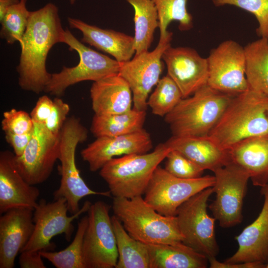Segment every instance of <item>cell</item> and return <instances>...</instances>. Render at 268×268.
I'll return each instance as SVG.
<instances>
[{"mask_svg":"<svg viewBox=\"0 0 268 268\" xmlns=\"http://www.w3.org/2000/svg\"><path fill=\"white\" fill-rule=\"evenodd\" d=\"M204 170L213 172L231 162L228 150L216 144L208 135L177 136L172 135L165 142Z\"/></svg>","mask_w":268,"mask_h":268,"instance_id":"cb8c5ba5","label":"cell"},{"mask_svg":"<svg viewBox=\"0 0 268 268\" xmlns=\"http://www.w3.org/2000/svg\"><path fill=\"white\" fill-rule=\"evenodd\" d=\"M208 84L219 91L231 95L248 88L245 75L244 47L233 40L221 42L211 50L207 58Z\"/></svg>","mask_w":268,"mask_h":268,"instance_id":"4fadbf2b","label":"cell"},{"mask_svg":"<svg viewBox=\"0 0 268 268\" xmlns=\"http://www.w3.org/2000/svg\"><path fill=\"white\" fill-rule=\"evenodd\" d=\"M172 37L159 40L153 51L135 54L130 60L122 63L119 73L130 87L134 109L146 111L148 95L160 79L162 55L171 45Z\"/></svg>","mask_w":268,"mask_h":268,"instance_id":"5bb4252c","label":"cell"},{"mask_svg":"<svg viewBox=\"0 0 268 268\" xmlns=\"http://www.w3.org/2000/svg\"><path fill=\"white\" fill-rule=\"evenodd\" d=\"M146 115V111L137 110L134 108L121 114H94L90 130L96 137L131 134L143 129Z\"/></svg>","mask_w":268,"mask_h":268,"instance_id":"484cf974","label":"cell"},{"mask_svg":"<svg viewBox=\"0 0 268 268\" xmlns=\"http://www.w3.org/2000/svg\"><path fill=\"white\" fill-rule=\"evenodd\" d=\"M147 246L150 268H205L209 264L206 256L183 243Z\"/></svg>","mask_w":268,"mask_h":268,"instance_id":"d4e9b609","label":"cell"},{"mask_svg":"<svg viewBox=\"0 0 268 268\" xmlns=\"http://www.w3.org/2000/svg\"><path fill=\"white\" fill-rule=\"evenodd\" d=\"M88 222V216L82 217L78 223L76 234L72 242L66 248L58 252L40 251L42 257L57 268H84L82 245Z\"/></svg>","mask_w":268,"mask_h":268,"instance_id":"f546056e","label":"cell"},{"mask_svg":"<svg viewBox=\"0 0 268 268\" xmlns=\"http://www.w3.org/2000/svg\"><path fill=\"white\" fill-rule=\"evenodd\" d=\"M134 8L135 54L148 51L154 33L159 28L157 10L153 0H126Z\"/></svg>","mask_w":268,"mask_h":268,"instance_id":"f1b7e54d","label":"cell"},{"mask_svg":"<svg viewBox=\"0 0 268 268\" xmlns=\"http://www.w3.org/2000/svg\"><path fill=\"white\" fill-rule=\"evenodd\" d=\"M261 193L264 201L259 216L236 237L238 248L224 263H255L266 268L268 260V184L261 187Z\"/></svg>","mask_w":268,"mask_h":268,"instance_id":"ffe728a7","label":"cell"},{"mask_svg":"<svg viewBox=\"0 0 268 268\" xmlns=\"http://www.w3.org/2000/svg\"><path fill=\"white\" fill-rule=\"evenodd\" d=\"M167 75L179 87L183 98L193 95L207 84L208 65L207 58L201 57L194 49L169 46L163 52Z\"/></svg>","mask_w":268,"mask_h":268,"instance_id":"2e32d148","label":"cell"},{"mask_svg":"<svg viewBox=\"0 0 268 268\" xmlns=\"http://www.w3.org/2000/svg\"><path fill=\"white\" fill-rule=\"evenodd\" d=\"M64 43L70 50L77 52L79 63L73 67H64L60 72L51 74L45 92L61 96L67 87L77 83L86 80L95 82L119 73L122 63L86 46L68 29L65 30Z\"/></svg>","mask_w":268,"mask_h":268,"instance_id":"52a82bcc","label":"cell"},{"mask_svg":"<svg viewBox=\"0 0 268 268\" xmlns=\"http://www.w3.org/2000/svg\"><path fill=\"white\" fill-rule=\"evenodd\" d=\"M235 95L217 90L208 84L183 98L165 117L173 135H208Z\"/></svg>","mask_w":268,"mask_h":268,"instance_id":"277c9868","label":"cell"},{"mask_svg":"<svg viewBox=\"0 0 268 268\" xmlns=\"http://www.w3.org/2000/svg\"><path fill=\"white\" fill-rule=\"evenodd\" d=\"M267 116L268 118V108H267Z\"/></svg>","mask_w":268,"mask_h":268,"instance_id":"f6af8a7d","label":"cell"},{"mask_svg":"<svg viewBox=\"0 0 268 268\" xmlns=\"http://www.w3.org/2000/svg\"><path fill=\"white\" fill-rule=\"evenodd\" d=\"M69 111L68 104L58 97L54 98L51 112L44 124L46 129L53 134H60Z\"/></svg>","mask_w":268,"mask_h":268,"instance_id":"8d00e7d4","label":"cell"},{"mask_svg":"<svg viewBox=\"0 0 268 268\" xmlns=\"http://www.w3.org/2000/svg\"><path fill=\"white\" fill-rule=\"evenodd\" d=\"M39 251H23L20 253L19 264L21 268H45Z\"/></svg>","mask_w":268,"mask_h":268,"instance_id":"ab89813d","label":"cell"},{"mask_svg":"<svg viewBox=\"0 0 268 268\" xmlns=\"http://www.w3.org/2000/svg\"><path fill=\"white\" fill-rule=\"evenodd\" d=\"M208 260L210 268H263L262 265L255 263L228 264L217 261L216 258H211Z\"/></svg>","mask_w":268,"mask_h":268,"instance_id":"60d3db41","label":"cell"},{"mask_svg":"<svg viewBox=\"0 0 268 268\" xmlns=\"http://www.w3.org/2000/svg\"><path fill=\"white\" fill-rule=\"evenodd\" d=\"M112 208L128 233L139 241L146 244L183 243L176 216L160 214L142 196L113 197Z\"/></svg>","mask_w":268,"mask_h":268,"instance_id":"3957f363","label":"cell"},{"mask_svg":"<svg viewBox=\"0 0 268 268\" xmlns=\"http://www.w3.org/2000/svg\"><path fill=\"white\" fill-rule=\"evenodd\" d=\"M213 172L215 183L212 187L216 197L208 207L221 227L234 226L243 219V200L250 175L243 167L232 162Z\"/></svg>","mask_w":268,"mask_h":268,"instance_id":"8fae6325","label":"cell"},{"mask_svg":"<svg viewBox=\"0 0 268 268\" xmlns=\"http://www.w3.org/2000/svg\"><path fill=\"white\" fill-rule=\"evenodd\" d=\"M268 96L250 88L234 96L208 134L228 150L245 138L268 134Z\"/></svg>","mask_w":268,"mask_h":268,"instance_id":"7a4b0ae2","label":"cell"},{"mask_svg":"<svg viewBox=\"0 0 268 268\" xmlns=\"http://www.w3.org/2000/svg\"><path fill=\"white\" fill-rule=\"evenodd\" d=\"M1 129L4 134H28L33 131L34 123L28 113L13 108L3 113Z\"/></svg>","mask_w":268,"mask_h":268,"instance_id":"d590c367","label":"cell"},{"mask_svg":"<svg viewBox=\"0 0 268 268\" xmlns=\"http://www.w3.org/2000/svg\"><path fill=\"white\" fill-rule=\"evenodd\" d=\"M111 219L118 253L115 268H150L147 244L132 237L114 215Z\"/></svg>","mask_w":268,"mask_h":268,"instance_id":"4316f807","label":"cell"},{"mask_svg":"<svg viewBox=\"0 0 268 268\" xmlns=\"http://www.w3.org/2000/svg\"><path fill=\"white\" fill-rule=\"evenodd\" d=\"M249 88L268 96V39L261 38L244 47Z\"/></svg>","mask_w":268,"mask_h":268,"instance_id":"83f0119b","label":"cell"},{"mask_svg":"<svg viewBox=\"0 0 268 268\" xmlns=\"http://www.w3.org/2000/svg\"><path fill=\"white\" fill-rule=\"evenodd\" d=\"M213 193L209 187L195 194L181 205L176 216L183 237V243L208 259L216 258L219 247L215 234L214 217L207 212V201Z\"/></svg>","mask_w":268,"mask_h":268,"instance_id":"ba28073f","label":"cell"},{"mask_svg":"<svg viewBox=\"0 0 268 268\" xmlns=\"http://www.w3.org/2000/svg\"><path fill=\"white\" fill-rule=\"evenodd\" d=\"M87 129L80 120L71 116L67 118L61 132L60 153L59 160L61 176L59 188L53 193L54 200L64 198L68 212L71 214L80 209L79 201L84 197L99 195L111 197L110 191L97 192L91 189L81 177L75 162V151L78 144L87 138Z\"/></svg>","mask_w":268,"mask_h":268,"instance_id":"8992f818","label":"cell"},{"mask_svg":"<svg viewBox=\"0 0 268 268\" xmlns=\"http://www.w3.org/2000/svg\"><path fill=\"white\" fill-rule=\"evenodd\" d=\"M266 268H268V260L266 265Z\"/></svg>","mask_w":268,"mask_h":268,"instance_id":"ee69618b","label":"cell"},{"mask_svg":"<svg viewBox=\"0 0 268 268\" xmlns=\"http://www.w3.org/2000/svg\"><path fill=\"white\" fill-rule=\"evenodd\" d=\"M152 147L150 134L143 129L125 135L97 137L80 154L90 170L95 172L115 156L146 153Z\"/></svg>","mask_w":268,"mask_h":268,"instance_id":"e0dca14e","label":"cell"},{"mask_svg":"<svg viewBox=\"0 0 268 268\" xmlns=\"http://www.w3.org/2000/svg\"><path fill=\"white\" fill-rule=\"evenodd\" d=\"M72 28L82 33L81 41L113 56L122 63L131 59L135 54L134 37L111 29H104L88 24L71 17L67 19Z\"/></svg>","mask_w":268,"mask_h":268,"instance_id":"44dd1931","label":"cell"},{"mask_svg":"<svg viewBox=\"0 0 268 268\" xmlns=\"http://www.w3.org/2000/svg\"><path fill=\"white\" fill-rule=\"evenodd\" d=\"M65 32L58 8L54 3L30 11L20 44L21 53L17 67L18 83L22 89L36 94L44 91L51 77L46 69L47 55L54 45L64 43Z\"/></svg>","mask_w":268,"mask_h":268,"instance_id":"6da1fadb","label":"cell"},{"mask_svg":"<svg viewBox=\"0 0 268 268\" xmlns=\"http://www.w3.org/2000/svg\"><path fill=\"white\" fill-rule=\"evenodd\" d=\"M90 93L95 115L121 114L132 109V90L119 73L94 82Z\"/></svg>","mask_w":268,"mask_h":268,"instance_id":"7402d4cb","label":"cell"},{"mask_svg":"<svg viewBox=\"0 0 268 268\" xmlns=\"http://www.w3.org/2000/svg\"><path fill=\"white\" fill-rule=\"evenodd\" d=\"M164 169L180 178L194 179L202 176L204 170L179 152L171 149L166 157Z\"/></svg>","mask_w":268,"mask_h":268,"instance_id":"e575fe53","label":"cell"},{"mask_svg":"<svg viewBox=\"0 0 268 268\" xmlns=\"http://www.w3.org/2000/svg\"><path fill=\"white\" fill-rule=\"evenodd\" d=\"M61 134L55 135L44 124L34 123L31 138L22 155L15 156L16 167L24 179L35 185L51 175L60 153Z\"/></svg>","mask_w":268,"mask_h":268,"instance_id":"9a60e30c","label":"cell"},{"mask_svg":"<svg viewBox=\"0 0 268 268\" xmlns=\"http://www.w3.org/2000/svg\"><path fill=\"white\" fill-rule=\"evenodd\" d=\"M183 98L177 84L167 74L160 79L147 100L152 113L165 117L171 112Z\"/></svg>","mask_w":268,"mask_h":268,"instance_id":"1f68e13d","label":"cell"},{"mask_svg":"<svg viewBox=\"0 0 268 268\" xmlns=\"http://www.w3.org/2000/svg\"><path fill=\"white\" fill-rule=\"evenodd\" d=\"M33 132L22 134H5V140L12 147L16 157L22 155L31 138Z\"/></svg>","mask_w":268,"mask_h":268,"instance_id":"f35d334b","label":"cell"},{"mask_svg":"<svg viewBox=\"0 0 268 268\" xmlns=\"http://www.w3.org/2000/svg\"><path fill=\"white\" fill-rule=\"evenodd\" d=\"M153 0L158 14L159 40L172 36V33L167 31V27L172 21L179 22L181 31L189 30L193 27V17L187 8V0Z\"/></svg>","mask_w":268,"mask_h":268,"instance_id":"4dcf8cb0","label":"cell"},{"mask_svg":"<svg viewBox=\"0 0 268 268\" xmlns=\"http://www.w3.org/2000/svg\"><path fill=\"white\" fill-rule=\"evenodd\" d=\"M216 6L230 5L253 14L259 24L257 33L268 39V0H212Z\"/></svg>","mask_w":268,"mask_h":268,"instance_id":"836d02e7","label":"cell"},{"mask_svg":"<svg viewBox=\"0 0 268 268\" xmlns=\"http://www.w3.org/2000/svg\"><path fill=\"white\" fill-rule=\"evenodd\" d=\"M19 1L20 0H0V21L2 20L8 9Z\"/></svg>","mask_w":268,"mask_h":268,"instance_id":"b9f144b4","label":"cell"},{"mask_svg":"<svg viewBox=\"0 0 268 268\" xmlns=\"http://www.w3.org/2000/svg\"><path fill=\"white\" fill-rule=\"evenodd\" d=\"M171 150L164 142L150 152L114 158L100 169V175L113 197L131 199L142 196L155 170Z\"/></svg>","mask_w":268,"mask_h":268,"instance_id":"5b68a950","label":"cell"},{"mask_svg":"<svg viewBox=\"0 0 268 268\" xmlns=\"http://www.w3.org/2000/svg\"><path fill=\"white\" fill-rule=\"evenodd\" d=\"M53 105V100L47 95L39 97L30 116L34 123L44 124L49 118Z\"/></svg>","mask_w":268,"mask_h":268,"instance_id":"74e56055","label":"cell"},{"mask_svg":"<svg viewBox=\"0 0 268 268\" xmlns=\"http://www.w3.org/2000/svg\"><path fill=\"white\" fill-rule=\"evenodd\" d=\"M228 150L231 162L245 169L254 186L268 184V134L245 138Z\"/></svg>","mask_w":268,"mask_h":268,"instance_id":"603a6c76","label":"cell"},{"mask_svg":"<svg viewBox=\"0 0 268 268\" xmlns=\"http://www.w3.org/2000/svg\"><path fill=\"white\" fill-rule=\"evenodd\" d=\"M214 183V176L180 178L159 165L145 191L144 199L160 214L174 216L184 202L201 191L213 187Z\"/></svg>","mask_w":268,"mask_h":268,"instance_id":"30bf717a","label":"cell"},{"mask_svg":"<svg viewBox=\"0 0 268 268\" xmlns=\"http://www.w3.org/2000/svg\"><path fill=\"white\" fill-rule=\"evenodd\" d=\"M110 206L103 201L91 204L87 211L88 222L83 241L84 268H115L118 253Z\"/></svg>","mask_w":268,"mask_h":268,"instance_id":"9c48e42d","label":"cell"},{"mask_svg":"<svg viewBox=\"0 0 268 268\" xmlns=\"http://www.w3.org/2000/svg\"><path fill=\"white\" fill-rule=\"evenodd\" d=\"M91 204L86 201L77 212L68 216L67 201L64 198L52 202L40 200L33 209V232L22 251H52L55 246L51 240L60 234H64L66 239L70 241L74 230L72 222L87 212Z\"/></svg>","mask_w":268,"mask_h":268,"instance_id":"7c38bea8","label":"cell"},{"mask_svg":"<svg viewBox=\"0 0 268 268\" xmlns=\"http://www.w3.org/2000/svg\"><path fill=\"white\" fill-rule=\"evenodd\" d=\"M27 0L11 6L7 11L0 22V37L10 44L18 41L20 44L26 30L30 11L26 7Z\"/></svg>","mask_w":268,"mask_h":268,"instance_id":"d6a6232c","label":"cell"},{"mask_svg":"<svg viewBox=\"0 0 268 268\" xmlns=\"http://www.w3.org/2000/svg\"><path fill=\"white\" fill-rule=\"evenodd\" d=\"M40 196L39 190L29 184L18 171L15 155L8 150L0 153V213L26 207L34 209Z\"/></svg>","mask_w":268,"mask_h":268,"instance_id":"d6986e66","label":"cell"},{"mask_svg":"<svg viewBox=\"0 0 268 268\" xmlns=\"http://www.w3.org/2000/svg\"><path fill=\"white\" fill-rule=\"evenodd\" d=\"M33 209L14 208L0 217V268H12L17 254L30 239L34 228Z\"/></svg>","mask_w":268,"mask_h":268,"instance_id":"ac0fdd59","label":"cell"},{"mask_svg":"<svg viewBox=\"0 0 268 268\" xmlns=\"http://www.w3.org/2000/svg\"><path fill=\"white\" fill-rule=\"evenodd\" d=\"M69 2L71 4H73L75 1V0H69Z\"/></svg>","mask_w":268,"mask_h":268,"instance_id":"7bdbcfd3","label":"cell"}]
</instances>
